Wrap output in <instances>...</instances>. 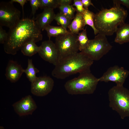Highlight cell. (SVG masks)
Instances as JSON below:
<instances>
[{
  "label": "cell",
  "mask_w": 129,
  "mask_h": 129,
  "mask_svg": "<svg viewBox=\"0 0 129 129\" xmlns=\"http://www.w3.org/2000/svg\"><path fill=\"white\" fill-rule=\"evenodd\" d=\"M93 61L82 52H78L60 60L55 65L52 75L63 79L77 73L91 71Z\"/></svg>",
  "instance_id": "obj_3"
},
{
  "label": "cell",
  "mask_w": 129,
  "mask_h": 129,
  "mask_svg": "<svg viewBox=\"0 0 129 129\" xmlns=\"http://www.w3.org/2000/svg\"><path fill=\"white\" fill-rule=\"evenodd\" d=\"M72 1L71 0H58L59 6L61 5H70Z\"/></svg>",
  "instance_id": "obj_31"
},
{
  "label": "cell",
  "mask_w": 129,
  "mask_h": 129,
  "mask_svg": "<svg viewBox=\"0 0 129 129\" xmlns=\"http://www.w3.org/2000/svg\"><path fill=\"white\" fill-rule=\"evenodd\" d=\"M86 27L78 34V39L79 44V50L81 52L84 50L87 47L90 40L87 35Z\"/></svg>",
  "instance_id": "obj_21"
},
{
  "label": "cell",
  "mask_w": 129,
  "mask_h": 129,
  "mask_svg": "<svg viewBox=\"0 0 129 129\" xmlns=\"http://www.w3.org/2000/svg\"><path fill=\"white\" fill-rule=\"evenodd\" d=\"M60 12L72 20L75 17V12L76 9L72 5H60L59 7Z\"/></svg>",
  "instance_id": "obj_22"
},
{
  "label": "cell",
  "mask_w": 129,
  "mask_h": 129,
  "mask_svg": "<svg viewBox=\"0 0 129 129\" xmlns=\"http://www.w3.org/2000/svg\"><path fill=\"white\" fill-rule=\"evenodd\" d=\"M113 1L114 5H120L122 4L129 9V0H114Z\"/></svg>",
  "instance_id": "obj_28"
},
{
  "label": "cell",
  "mask_w": 129,
  "mask_h": 129,
  "mask_svg": "<svg viewBox=\"0 0 129 129\" xmlns=\"http://www.w3.org/2000/svg\"><path fill=\"white\" fill-rule=\"evenodd\" d=\"M74 3L72 5L76 7V11L77 12L82 14L84 9L81 0H74Z\"/></svg>",
  "instance_id": "obj_26"
},
{
  "label": "cell",
  "mask_w": 129,
  "mask_h": 129,
  "mask_svg": "<svg viewBox=\"0 0 129 129\" xmlns=\"http://www.w3.org/2000/svg\"><path fill=\"white\" fill-rule=\"evenodd\" d=\"M40 8L43 9L48 8L54 9L59 7V5L58 0H40Z\"/></svg>",
  "instance_id": "obj_24"
},
{
  "label": "cell",
  "mask_w": 129,
  "mask_h": 129,
  "mask_svg": "<svg viewBox=\"0 0 129 129\" xmlns=\"http://www.w3.org/2000/svg\"><path fill=\"white\" fill-rule=\"evenodd\" d=\"M95 14L88 9H85L82 13L85 25H88L91 27L94 31L95 35H96L98 34V32L95 28L94 24Z\"/></svg>",
  "instance_id": "obj_20"
},
{
  "label": "cell",
  "mask_w": 129,
  "mask_h": 129,
  "mask_svg": "<svg viewBox=\"0 0 129 129\" xmlns=\"http://www.w3.org/2000/svg\"><path fill=\"white\" fill-rule=\"evenodd\" d=\"M55 15L54 9L45 8L42 12L38 15L34 20L37 24L43 31L54 20Z\"/></svg>",
  "instance_id": "obj_14"
},
{
  "label": "cell",
  "mask_w": 129,
  "mask_h": 129,
  "mask_svg": "<svg viewBox=\"0 0 129 129\" xmlns=\"http://www.w3.org/2000/svg\"><path fill=\"white\" fill-rule=\"evenodd\" d=\"M127 10L120 5H114L109 9H102L95 14L94 23L98 34L111 36L118 26L124 24L128 15Z\"/></svg>",
  "instance_id": "obj_2"
},
{
  "label": "cell",
  "mask_w": 129,
  "mask_h": 129,
  "mask_svg": "<svg viewBox=\"0 0 129 129\" xmlns=\"http://www.w3.org/2000/svg\"><path fill=\"white\" fill-rule=\"evenodd\" d=\"M55 43L58 52L59 61L78 52L79 50L78 34L70 32L56 37Z\"/></svg>",
  "instance_id": "obj_7"
},
{
  "label": "cell",
  "mask_w": 129,
  "mask_h": 129,
  "mask_svg": "<svg viewBox=\"0 0 129 129\" xmlns=\"http://www.w3.org/2000/svg\"><path fill=\"white\" fill-rule=\"evenodd\" d=\"M82 14L77 12L74 18L68 28L71 33L78 34L85 26Z\"/></svg>",
  "instance_id": "obj_16"
},
{
  "label": "cell",
  "mask_w": 129,
  "mask_h": 129,
  "mask_svg": "<svg viewBox=\"0 0 129 129\" xmlns=\"http://www.w3.org/2000/svg\"><path fill=\"white\" fill-rule=\"evenodd\" d=\"M38 53L44 60L55 65L59 62V56L55 44L49 39L43 42L39 46Z\"/></svg>",
  "instance_id": "obj_11"
},
{
  "label": "cell",
  "mask_w": 129,
  "mask_h": 129,
  "mask_svg": "<svg viewBox=\"0 0 129 129\" xmlns=\"http://www.w3.org/2000/svg\"><path fill=\"white\" fill-rule=\"evenodd\" d=\"M129 72L123 67L117 65L109 68L103 75L98 78L99 81L107 82L112 81L118 86H123Z\"/></svg>",
  "instance_id": "obj_9"
},
{
  "label": "cell",
  "mask_w": 129,
  "mask_h": 129,
  "mask_svg": "<svg viewBox=\"0 0 129 129\" xmlns=\"http://www.w3.org/2000/svg\"><path fill=\"white\" fill-rule=\"evenodd\" d=\"M32 9L31 14L33 16V19H35L34 15L36 11L40 6V0H29Z\"/></svg>",
  "instance_id": "obj_25"
},
{
  "label": "cell",
  "mask_w": 129,
  "mask_h": 129,
  "mask_svg": "<svg viewBox=\"0 0 129 129\" xmlns=\"http://www.w3.org/2000/svg\"><path fill=\"white\" fill-rule=\"evenodd\" d=\"M36 43L33 39L29 40L25 43L21 49L23 54L25 56L31 57L38 53L39 47L36 44Z\"/></svg>",
  "instance_id": "obj_17"
},
{
  "label": "cell",
  "mask_w": 129,
  "mask_h": 129,
  "mask_svg": "<svg viewBox=\"0 0 129 129\" xmlns=\"http://www.w3.org/2000/svg\"><path fill=\"white\" fill-rule=\"evenodd\" d=\"M106 36L98 34L94 38L90 40L86 48L81 51L94 61L100 60L112 48Z\"/></svg>",
  "instance_id": "obj_6"
},
{
  "label": "cell",
  "mask_w": 129,
  "mask_h": 129,
  "mask_svg": "<svg viewBox=\"0 0 129 129\" xmlns=\"http://www.w3.org/2000/svg\"><path fill=\"white\" fill-rule=\"evenodd\" d=\"M114 42L121 44L129 42V24L124 23L119 26L116 31Z\"/></svg>",
  "instance_id": "obj_15"
},
{
  "label": "cell",
  "mask_w": 129,
  "mask_h": 129,
  "mask_svg": "<svg viewBox=\"0 0 129 129\" xmlns=\"http://www.w3.org/2000/svg\"><path fill=\"white\" fill-rule=\"evenodd\" d=\"M24 69L16 61L10 60L6 69L5 75L6 79L12 83L17 82L24 73Z\"/></svg>",
  "instance_id": "obj_13"
},
{
  "label": "cell",
  "mask_w": 129,
  "mask_h": 129,
  "mask_svg": "<svg viewBox=\"0 0 129 129\" xmlns=\"http://www.w3.org/2000/svg\"><path fill=\"white\" fill-rule=\"evenodd\" d=\"M12 106L15 112L20 116L32 115L37 108L35 101L30 95L14 103Z\"/></svg>",
  "instance_id": "obj_12"
},
{
  "label": "cell",
  "mask_w": 129,
  "mask_h": 129,
  "mask_svg": "<svg viewBox=\"0 0 129 129\" xmlns=\"http://www.w3.org/2000/svg\"><path fill=\"white\" fill-rule=\"evenodd\" d=\"M0 129H4L3 127L2 126H0Z\"/></svg>",
  "instance_id": "obj_32"
},
{
  "label": "cell",
  "mask_w": 129,
  "mask_h": 129,
  "mask_svg": "<svg viewBox=\"0 0 129 129\" xmlns=\"http://www.w3.org/2000/svg\"><path fill=\"white\" fill-rule=\"evenodd\" d=\"M48 37L50 39L52 37H56L59 35L67 34L70 32L65 29L63 27L55 26L49 25L45 28Z\"/></svg>",
  "instance_id": "obj_18"
},
{
  "label": "cell",
  "mask_w": 129,
  "mask_h": 129,
  "mask_svg": "<svg viewBox=\"0 0 129 129\" xmlns=\"http://www.w3.org/2000/svg\"><path fill=\"white\" fill-rule=\"evenodd\" d=\"M29 0H11L10 1L11 2L13 3L14 2H17L19 3L22 6V13L23 15V18L24 16V11L23 7L24 6L25 4L27 2V1Z\"/></svg>",
  "instance_id": "obj_30"
},
{
  "label": "cell",
  "mask_w": 129,
  "mask_h": 129,
  "mask_svg": "<svg viewBox=\"0 0 129 129\" xmlns=\"http://www.w3.org/2000/svg\"><path fill=\"white\" fill-rule=\"evenodd\" d=\"M41 31L34 19L23 18L20 19L7 32V38L4 44L5 52L15 55L27 41L33 39L37 42L42 40Z\"/></svg>",
  "instance_id": "obj_1"
},
{
  "label": "cell",
  "mask_w": 129,
  "mask_h": 129,
  "mask_svg": "<svg viewBox=\"0 0 129 129\" xmlns=\"http://www.w3.org/2000/svg\"><path fill=\"white\" fill-rule=\"evenodd\" d=\"M109 106L123 119L129 116V90L123 86L116 85L108 91Z\"/></svg>",
  "instance_id": "obj_5"
},
{
  "label": "cell",
  "mask_w": 129,
  "mask_h": 129,
  "mask_svg": "<svg viewBox=\"0 0 129 129\" xmlns=\"http://www.w3.org/2000/svg\"><path fill=\"white\" fill-rule=\"evenodd\" d=\"M39 71V70L35 67L33 64L32 59H28L27 67L26 69H24V72L31 83L35 80L37 77L36 74Z\"/></svg>",
  "instance_id": "obj_19"
},
{
  "label": "cell",
  "mask_w": 129,
  "mask_h": 129,
  "mask_svg": "<svg viewBox=\"0 0 129 129\" xmlns=\"http://www.w3.org/2000/svg\"><path fill=\"white\" fill-rule=\"evenodd\" d=\"M99 82L98 78L89 71L80 73L77 77L68 81L64 87L70 95L91 94L96 90Z\"/></svg>",
  "instance_id": "obj_4"
},
{
  "label": "cell",
  "mask_w": 129,
  "mask_h": 129,
  "mask_svg": "<svg viewBox=\"0 0 129 129\" xmlns=\"http://www.w3.org/2000/svg\"><path fill=\"white\" fill-rule=\"evenodd\" d=\"M20 11L10 1L0 3V26L9 29L14 27L20 20Z\"/></svg>",
  "instance_id": "obj_8"
},
{
  "label": "cell",
  "mask_w": 129,
  "mask_h": 129,
  "mask_svg": "<svg viewBox=\"0 0 129 129\" xmlns=\"http://www.w3.org/2000/svg\"><path fill=\"white\" fill-rule=\"evenodd\" d=\"M8 37V34L5 30L0 26V43L4 44L7 40Z\"/></svg>",
  "instance_id": "obj_27"
},
{
  "label": "cell",
  "mask_w": 129,
  "mask_h": 129,
  "mask_svg": "<svg viewBox=\"0 0 129 129\" xmlns=\"http://www.w3.org/2000/svg\"><path fill=\"white\" fill-rule=\"evenodd\" d=\"M54 20L58 24L66 30L72 22V20L60 12L56 14Z\"/></svg>",
  "instance_id": "obj_23"
},
{
  "label": "cell",
  "mask_w": 129,
  "mask_h": 129,
  "mask_svg": "<svg viewBox=\"0 0 129 129\" xmlns=\"http://www.w3.org/2000/svg\"><path fill=\"white\" fill-rule=\"evenodd\" d=\"M85 9H88V7L90 5L94 6L91 0H81Z\"/></svg>",
  "instance_id": "obj_29"
},
{
  "label": "cell",
  "mask_w": 129,
  "mask_h": 129,
  "mask_svg": "<svg viewBox=\"0 0 129 129\" xmlns=\"http://www.w3.org/2000/svg\"><path fill=\"white\" fill-rule=\"evenodd\" d=\"M54 84L53 80L50 76L37 77L31 83V92L33 95L37 96H45L51 91Z\"/></svg>",
  "instance_id": "obj_10"
}]
</instances>
